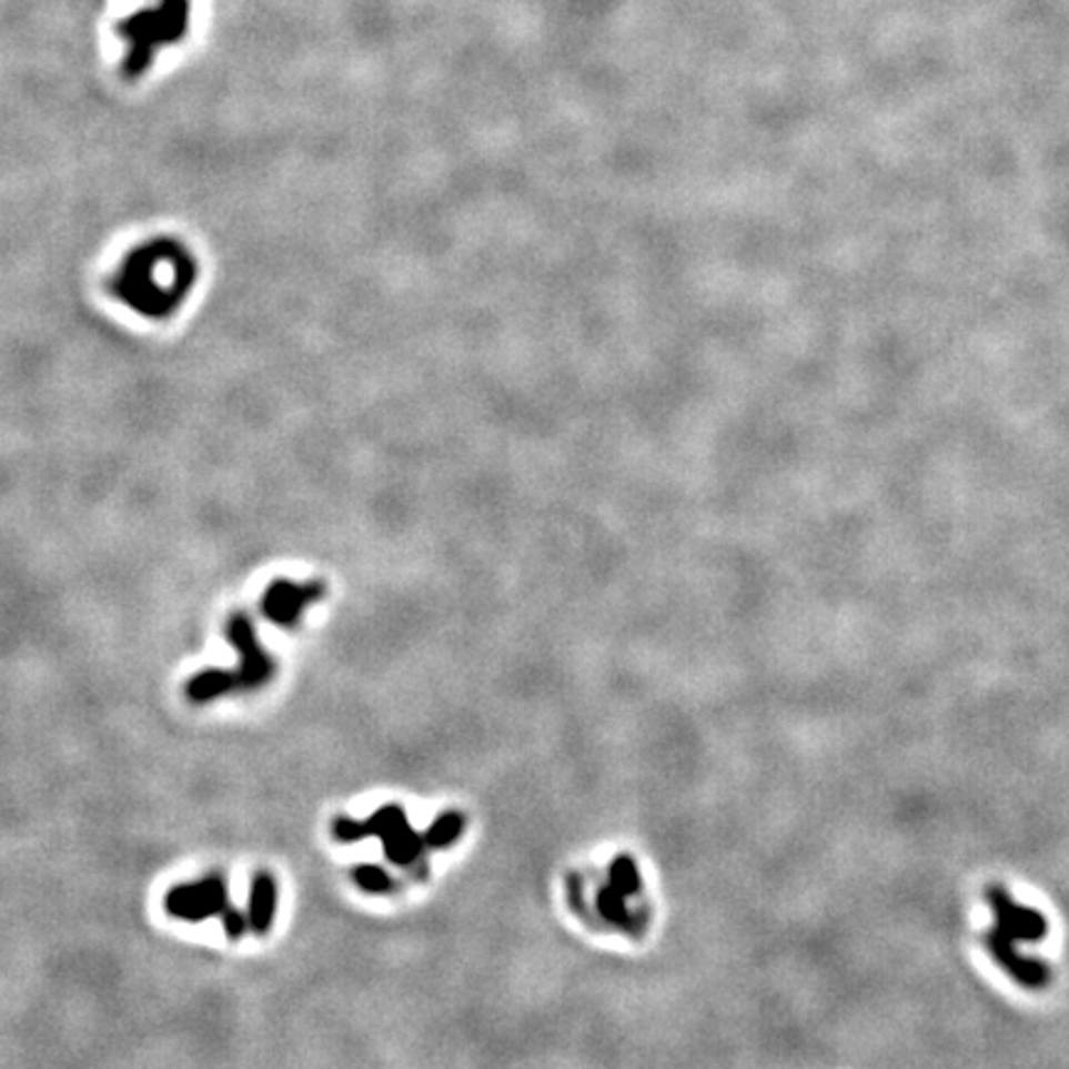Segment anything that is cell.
I'll list each match as a JSON object with an SVG mask.
<instances>
[{
  "label": "cell",
  "mask_w": 1069,
  "mask_h": 1069,
  "mask_svg": "<svg viewBox=\"0 0 1069 1069\" xmlns=\"http://www.w3.org/2000/svg\"><path fill=\"white\" fill-rule=\"evenodd\" d=\"M193 283V255L171 238H159L134 248L122 268H117L114 293L139 315L161 320L186 300Z\"/></svg>",
  "instance_id": "obj_1"
},
{
  "label": "cell",
  "mask_w": 1069,
  "mask_h": 1069,
  "mask_svg": "<svg viewBox=\"0 0 1069 1069\" xmlns=\"http://www.w3.org/2000/svg\"><path fill=\"white\" fill-rule=\"evenodd\" d=\"M183 28H186V0H164L159 10L134 16L132 23L124 26L129 42H132L129 64H132L137 72H142L151 62V56H154L157 48L174 42Z\"/></svg>",
  "instance_id": "obj_2"
},
{
  "label": "cell",
  "mask_w": 1069,
  "mask_h": 1069,
  "mask_svg": "<svg viewBox=\"0 0 1069 1069\" xmlns=\"http://www.w3.org/2000/svg\"><path fill=\"white\" fill-rule=\"evenodd\" d=\"M332 835L340 841H356L364 837H382L386 857L396 864H409L418 851V839L406 827L404 813L399 807H384L366 823L350 817H337L332 823Z\"/></svg>",
  "instance_id": "obj_3"
},
{
  "label": "cell",
  "mask_w": 1069,
  "mask_h": 1069,
  "mask_svg": "<svg viewBox=\"0 0 1069 1069\" xmlns=\"http://www.w3.org/2000/svg\"><path fill=\"white\" fill-rule=\"evenodd\" d=\"M982 946H986L990 958L996 960V964L1002 970H1006V974L1022 988L1042 990V988L1050 986L1052 978H1055L1050 964H1045V960H1040V958L1018 954V948H1015L1012 938L998 926H992V928H988L986 934H982Z\"/></svg>",
  "instance_id": "obj_4"
},
{
  "label": "cell",
  "mask_w": 1069,
  "mask_h": 1069,
  "mask_svg": "<svg viewBox=\"0 0 1069 1069\" xmlns=\"http://www.w3.org/2000/svg\"><path fill=\"white\" fill-rule=\"evenodd\" d=\"M982 896H986L990 911L996 914V926L1002 928L1015 944H1038L1050 934V924H1047L1045 916L1038 909H1032V906L1015 901L1010 891L1000 887V884H988V887L982 889Z\"/></svg>",
  "instance_id": "obj_5"
},
{
  "label": "cell",
  "mask_w": 1069,
  "mask_h": 1069,
  "mask_svg": "<svg viewBox=\"0 0 1069 1069\" xmlns=\"http://www.w3.org/2000/svg\"><path fill=\"white\" fill-rule=\"evenodd\" d=\"M229 894L221 877H206L196 884H181L167 894V911L181 921H206L229 909Z\"/></svg>",
  "instance_id": "obj_6"
},
{
  "label": "cell",
  "mask_w": 1069,
  "mask_h": 1069,
  "mask_svg": "<svg viewBox=\"0 0 1069 1069\" xmlns=\"http://www.w3.org/2000/svg\"><path fill=\"white\" fill-rule=\"evenodd\" d=\"M229 642L233 644V649L241 656V666H238V688H261L268 684L275 674V664L270 654L263 649L261 642H258V634L253 629V622L245 617V614H235L229 622Z\"/></svg>",
  "instance_id": "obj_7"
},
{
  "label": "cell",
  "mask_w": 1069,
  "mask_h": 1069,
  "mask_svg": "<svg viewBox=\"0 0 1069 1069\" xmlns=\"http://www.w3.org/2000/svg\"><path fill=\"white\" fill-rule=\"evenodd\" d=\"M325 594L322 582H307V585H295L290 579H275L263 594V614L280 626H295L300 622L302 609L312 602H320Z\"/></svg>",
  "instance_id": "obj_8"
},
{
  "label": "cell",
  "mask_w": 1069,
  "mask_h": 1069,
  "mask_svg": "<svg viewBox=\"0 0 1069 1069\" xmlns=\"http://www.w3.org/2000/svg\"><path fill=\"white\" fill-rule=\"evenodd\" d=\"M275 906H278L275 879L265 871L255 874V879L251 884V901H248V921H251V928L258 936L268 934L270 926H273Z\"/></svg>",
  "instance_id": "obj_9"
},
{
  "label": "cell",
  "mask_w": 1069,
  "mask_h": 1069,
  "mask_svg": "<svg viewBox=\"0 0 1069 1069\" xmlns=\"http://www.w3.org/2000/svg\"><path fill=\"white\" fill-rule=\"evenodd\" d=\"M238 688V674L223 672V668H206L191 678L186 684V696L193 704H209V700L225 696L229 690Z\"/></svg>",
  "instance_id": "obj_10"
},
{
  "label": "cell",
  "mask_w": 1069,
  "mask_h": 1069,
  "mask_svg": "<svg viewBox=\"0 0 1069 1069\" xmlns=\"http://www.w3.org/2000/svg\"><path fill=\"white\" fill-rule=\"evenodd\" d=\"M352 879L354 884H360V887L364 891H370V894H384L392 889V879L386 877V871L380 869V867H370V864H364V867H356L352 871Z\"/></svg>",
  "instance_id": "obj_11"
},
{
  "label": "cell",
  "mask_w": 1069,
  "mask_h": 1069,
  "mask_svg": "<svg viewBox=\"0 0 1069 1069\" xmlns=\"http://www.w3.org/2000/svg\"><path fill=\"white\" fill-rule=\"evenodd\" d=\"M223 928H225V934H229V938H241L245 934V928L251 926V921H248V916H243L241 911H235L233 906H229V909L223 911Z\"/></svg>",
  "instance_id": "obj_12"
}]
</instances>
